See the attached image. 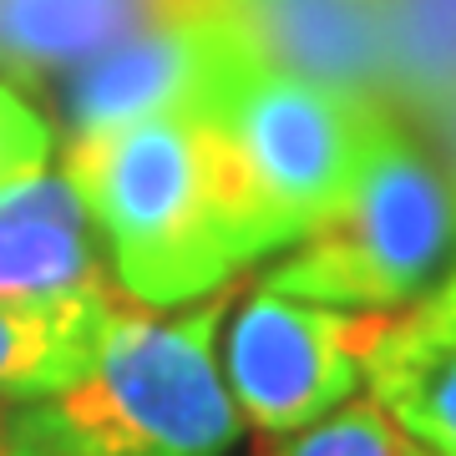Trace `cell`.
Returning <instances> with one entry per match:
<instances>
[{"label": "cell", "mask_w": 456, "mask_h": 456, "mask_svg": "<svg viewBox=\"0 0 456 456\" xmlns=\"http://www.w3.org/2000/svg\"><path fill=\"white\" fill-rule=\"evenodd\" d=\"M411 452H416V446H411ZM416 456H421V452H416Z\"/></svg>", "instance_id": "cell-15"}, {"label": "cell", "mask_w": 456, "mask_h": 456, "mask_svg": "<svg viewBox=\"0 0 456 456\" xmlns=\"http://www.w3.org/2000/svg\"><path fill=\"white\" fill-rule=\"evenodd\" d=\"M233 299L224 284L167 314L117 294L82 380L11 411L16 456H228L244 436L218 365Z\"/></svg>", "instance_id": "cell-2"}, {"label": "cell", "mask_w": 456, "mask_h": 456, "mask_svg": "<svg viewBox=\"0 0 456 456\" xmlns=\"http://www.w3.org/2000/svg\"><path fill=\"white\" fill-rule=\"evenodd\" d=\"M112 299V284L51 299H0V406H31L82 380Z\"/></svg>", "instance_id": "cell-10"}, {"label": "cell", "mask_w": 456, "mask_h": 456, "mask_svg": "<svg viewBox=\"0 0 456 456\" xmlns=\"http://www.w3.org/2000/svg\"><path fill=\"white\" fill-rule=\"evenodd\" d=\"M224 142L228 173L264 259L299 244L345 203L386 112L264 61L248 46L203 112Z\"/></svg>", "instance_id": "cell-4"}, {"label": "cell", "mask_w": 456, "mask_h": 456, "mask_svg": "<svg viewBox=\"0 0 456 456\" xmlns=\"http://www.w3.org/2000/svg\"><path fill=\"white\" fill-rule=\"evenodd\" d=\"M0 456H16V441H11V406H0Z\"/></svg>", "instance_id": "cell-14"}, {"label": "cell", "mask_w": 456, "mask_h": 456, "mask_svg": "<svg viewBox=\"0 0 456 456\" xmlns=\"http://www.w3.org/2000/svg\"><path fill=\"white\" fill-rule=\"evenodd\" d=\"M254 46L224 0H188L122 46L92 56L71 71L66 122L71 137L112 132L142 117L208 112L213 92Z\"/></svg>", "instance_id": "cell-6"}, {"label": "cell", "mask_w": 456, "mask_h": 456, "mask_svg": "<svg viewBox=\"0 0 456 456\" xmlns=\"http://www.w3.org/2000/svg\"><path fill=\"white\" fill-rule=\"evenodd\" d=\"M188 0H0V66L77 71Z\"/></svg>", "instance_id": "cell-11"}, {"label": "cell", "mask_w": 456, "mask_h": 456, "mask_svg": "<svg viewBox=\"0 0 456 456\" xmlns=\"http://www.w3.org/2000/svg\"><path fill=\"white\" fill-rule=\"evenodd\" d=\"M61 178L97 228L117 289L173 310L264 259L208 117L167 112L71 137Z\"/></svg>", "instance_id": "cell-1"}, {"label": "cell", "mask_w": 456, "mask_h": 456, "mask_svg": "<svg viewBox=\"0 0 456 456\" xmlns=\"http://www.w3.org/2000/svg\"><path fill=\"white\" fill-rule=\"evenodd\" d=\"M51 152H56L51 122L11 82H0V188L46 173Z\"/></svg>", "instance_id": "cell-13"}, {"label": "cell", "mask_w": 456, "mask_h": 456, "mask_svg": "<svg viewBox=\"0 0 456 456\" xmlns=\"http://www.w3.org/2000/svg\"><path fill=\"white\" fill-rule=\"evenodd\" d=\"M102 239L61 173L0 188V299L102 289Z\"/></svg>", "instance_id": "cell-9"}, {"label": "cell", "mask_w": 456, "mask_h": 456, "mask_svg": "<svg viewBox=\"0 0 456 456\" xmlns=\"http://www.w3.org/2000/svg\"><path fill=\"white\" fill-rule=\"evenodd\" d=\"M274 456H416L411 441L395 431L380 411H375L370 395L360 401H345L335 416H325L320 426L299 431V436L279 441Z\"/></svg>", "instance_id": "cell-12"}, {"label": "cell", "mask_w": 456, "mask_h": 456, "mask_svg": "<svg viewBox=\"0 0 456 456\" xmlns=\"http://www.w3.org/2000/svg\"><path fill=\"white\" fill-rule=\"evenodd\" d=\"M386 314H355L294 294L254 289L228 310L218 365L233 406L259 436L289 441L355 401L365 350Z\"/></svg>", "instance_id": "cell-5"}, {"label": "cell", "mask_w": 456, "mask_h": 456, "mask_svg": "<svg viewBox=\"0 0 456 456\" xmlns=\"http://www.w3.org/2000/svg\"><path fill=\"white\" fill-rule=\"evenodd\" d=\"M264 61L335 92L375 102L391 77V41L380 0H224Z\"/></svg>", "instance_id": "cell-8"}, {"label": "cell", "mask_w": 456, "mask_h": 456, "mask_svg": "<svg viewBox=\"0 0 456 456\" xmlns=\"http://www.w3.org/2000/svg\"><path fill=\"white\" fill-rule=\"evenodd\" d=\"M456 274V193L391 117L330 218L289 244L264 289L355 314H401Z\"/></svg>", "instance_id": "cell-3"}, {"label": "cell", "mask_w": 456, "mask_h": 456, "mask_svg": "<svg viewBox=\"0 0 456 456\" xmlns=\"http://www.w3.org/2000/svg\"><path fill=\"white\" fill-rule=\"evenodd\" d=\"M365 391L421 456H456V274L380 320L365 350Z\"/></svg>", "instance_id": "cell-7"}]
</instances>
